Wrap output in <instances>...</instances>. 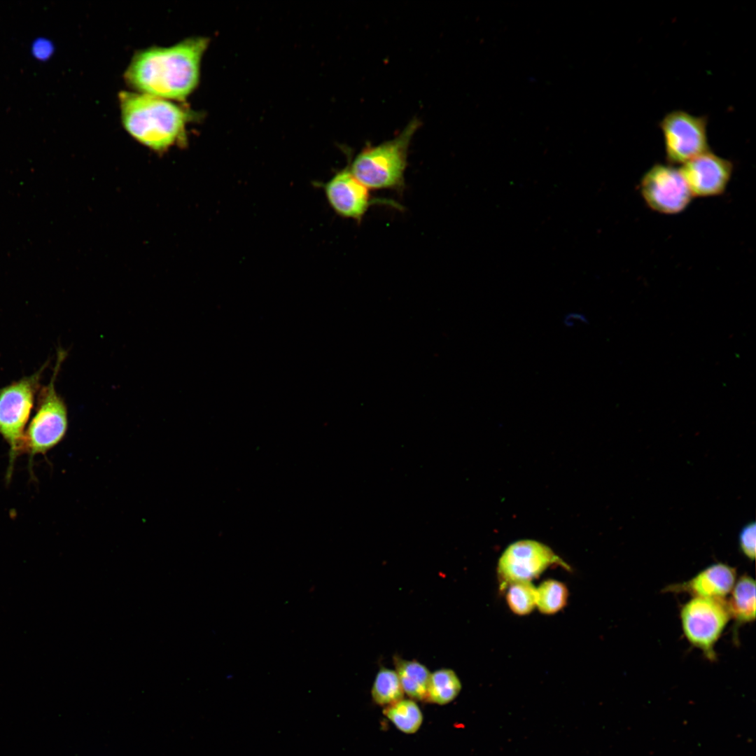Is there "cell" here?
<instances>
[{
    "instance_id": "obj_21",
    "label": "cell",
    "mask_w": 756,
    "mask_h": 756,
    "mask_svg": "<svg viewBox=\"0 0 756 756\" xmlns=\"http://www.w3.org/2000/svg\"><path fill=\"white\" fill-rule=\"evenodd\" d=\"M31 51L33 55L36 58L46 59L52 55L53 47L49 40L40 38L33 43Z\"/></svg>"
},
{
    "instance_id": "obj_14",
    "label": "cell",
    "mask_w": 756,
    "mask_h": 756,
    "mask_svg": "<svg viewBox=\"0 0 756 756\" xmlns=\"http://www.w3.org/2000/svg\"><path fill=\"white\" fill-rule=\"evenodd\" d=\"M731 596L726 601L731 618L736 623L753 622L755 619V582L749 575H743L736 581Z\"/></svg>"
},
{
    "instance_id": "obj_10",
    "label": "cell",
    "mask_w": 756,
    "mask_h": 756,
    "mask_svg": "<svg viewBox=\"0 0 756 756\" xmlns=\"http://www.w3.org/2000/svg\"><path fill=\"white\" fill-rule=\"evenodd\" d=\"M321 186L332 210L340 216L357 223H360L372 206L384 204L401 208L395 201L373 197L370 189L353 174L349 165Z\"/></svg>"
},
{
    "instance_id": "obj_12",
    "label": "cell",
    "mask_w": 756,
    "mask_h": 756,
    "mask_svg": "<svg viewBox=\"0 0 756 756\" xmlns=\"http://www.w3.org/2000/svg\"><path fill=\"white\" fill-rule=\"evenodd\" d=\"M736 581L734 568L717 563L698 573L687 582L673 584L664 588L665 592H686L693 597L725 599Z\"/></svg>"
},
{
    "instance_id": "obj_18",
    "label": "cell",
    "mask_w": 756,
    "mask_h": 756,
    "mask_svg": "<svg viewBox=\"0 0 756 756\" xmlns=\"http://www.w3.org/2000/svg\"><path fill=\"white\" fill-rule=\"evenodd\" d=\"M569 591L562 582L548 579L536 587V608L544 615H552L567 605Z\"/></svg>"
},
{
    "instance_id": "obj_20",
    "label": "cell",
    "mask_w": 756,
    "mask_h": 756,
    "mask_svg": "<svg viewBox=\"0 0 756 756\" xmlns=\"http://www.w3.org/2000/svg\"><path fill=\"white\" fill-rule=\"evenodd\" d=\"M755 523L750 522L743 527L738 536L739 548L749 559L755 557Z\"/></svg>"
},
{
    "instance_id": "obj_11",
    "label": "cell",
    "mask_w": 756,
    "mask_h": 756,
    "mask_svg": "<svg viewBox=\"0 0 756 756\" xmlns=\"http://www.w3.org/2000/svg\"><path fill=\"white\" fill-rule=\"evenodd\" d=\"M732 161L710 150L682 164L681 172L693 197H708L723 194L730 181Z\"/></svg>"
},
{
    "instance_id": "obj_3",
    "label": "cell",
    "mask_w": 756,
    "mask_h": 756,
    "mask_svg": "<svg viewBox=\"0 0 756 756\" xmlns=\"http://www.w3.org/2000/svg\"><path fill=\"white\" fill-rule=\"evenodd\" d=\"M419 125L413 119L393 139L364 148L349 165L353 174L370 190L402 189L410 143Z\"/></svg>"
},
{
    "instance_id": "obj_16",
    "label": "cell",
    "mask_w": 756,
    "mask_h": 756,
    "mask_svg": "<svg viewBox=\"0 0 756 756\" xmlns=\"http://www.w3.org/2000/svg\"><path fill=\"white\" fill-rule=\"evenodd\" d=\"M383 713L405 734L416 733L423 722L422 712L416 701L411 699H402L386 706Z\"/></svg>"
},
{
    "instance_id": "obj_4",
    "label": "cell",
    "mask_w": 756,
    "mask_h": 756,
    "mask_svg": "<svg viewBox=\"0 0 756 756\" xmlns=\"http://www.w3.org/2000/svg\"><path fill=\"white\" fill-rule=\"evenodd\" d=\"M66 351L59 348L49 383L41 388L34 416L25 433V449L29 461L36 454H45L61 442L68 430V411L63 398L55 389V383Z\"/></svg>"
},
{
    "instance_id": "obj_8",
    "label": "cell",
    "mask_w": 756,
    "mask_h": 756,
    "mask_svg": "<svg viewBox=\"0 0 756 756\" xmlns=\"http://www.w3.org/2000/svg\"><path fill=\"white\" fill-rule=\"evenodd\" d=\"M707 118L681 110L667 113L659 123L669 164H685L710 150Z\"/></svg>"
},
{
    "instance_id": "obj_17",
    "label": "cell",
    "mask_w": 756,
    "mask_h": 756,
    "mask_svg": "<svg viewBox=\"0 0 756 756\" xmlns=\"http://www.w3.org/2000/svg\"><path fill=\"white\" fill-rule=\"evenodd\" d=\"M404 694L395 669L380 667L371 689L372 701L377 705L386 707L403 699Z\"/></svg>"
},
{
    "instance_id": "obj_7",
    "label": "cell",
    "mask_w": 756,
    "mask_h": 756,
    "mask_svg": "<svg viewBox=\"0 0 756 756\" xmlns=\"http://www.w3.org/2000/svg\"><path fill=\"white\" fill-rule=\"evenodd\" d=\"M554 564L568 567L547 545L530 539L512 542L498 559L497 575L500 589L504 590L515 582H532Z\"/></svg>"
},
{
    "instance_id": "obj_15",
    "label": "cell",
    "mask_w": 756,
    "mask_h": 756,
    "mask_svg": "<svg viewBox=\"0 0 756 756\" xmlns=\"http://www.w3.org/2000/svg\"><path fill=\"white\" fill-rule=\"evenodd\" d=\"M461 688V680L453 669L439 668L430 673L426 702L447 704L457 697Z\"/></svg>"
},
{
    "instance_id": "obj_2",
    "label": "cell",
    "mask_w": 756,
    "mask_h": 756,
    "mask_svg": "<svg viewBox=\"0 0 756 756\" xmlns=\"http://www.w3.org/2000/svg\"><path fill=\"white\" fill-rule=\"evenodd\" d=\"M118 99L122 125L140 144L158 153L186 145L196 115L185 105L136 92L122 91Z\"/></svg>"
},
{
    "instance_id": "obj_19",
    "label": "cell",
    "mask_w": 756,
    "mask_h": 756,
    "mask_svg": "<svg viewBox=\"0 0 756 756\" xmlns=\"http://www.w3.org/2000/svg\"><path fill=\"white\" fill-rule=\"evenodd\" d=\"M504 590L506 591V603L510 610L514 615H528L536 608V587L532 582H512Z\"/></svg>"
},
{
    "instance_id": "obj_6",
    "label": "cell",
    "mask_w": 756,
    "mask_h": 756,
    "mask_svg": "<svg viewBox=\"0 0 756 756\" xmlns=\"http://www.w3.org/2000/svg\"><path fill=\"white\" fill-rule=\"evenodd\" d=\"M685 637L711 661L715 645L731 619L726 599L693 597L680 610Z\"/></svg>"
},
{
    "instance_id": "obj_1",
    "label": "cell",
    "mask_w": 756,
    "mask_h": 756,
    "mask_svg": "<svg viewBox=\"0 0 756 756\" xmlns=\"http://www.w3.org/2000/svg\"><path fill=\"white\" fill-rule=\"evenodd\" d=\"M208 45L207 38L199 36L167 47L138 50L124 79L136 92L183 102L199 83L201 61Z\"/></svg>"
},
{
    "instance_id": "obj_5",
    "label": "cell",
    "mask_w": 756,
    "mask_h": 756,
    "mask_svg": "<svg viewBox=\"0 0 756 756\" xmlns=\"http://www.w3.org/2000/svg\"><path fill=\"white\" fill-rule=\"evenodd\" d=\"M48 363L29 376L0 388V435L9 446L10 478L16 457L25 449V427L39 392L40 382Z\"/></svg>"
},
{
    "instance_id": "obj_13",
    "label": "cell",
    "mask_w": 756,
    "mask_h": 756,
    "mask_svg": "<svg viewBox=\"0 0 756 756\" xmlns=\"http://www.w3.org/2000/svg\"><path fill=\"white\" fill-rule=\"evenodd\" d=\"M393 664L404 693L415 701H426L430 676L428 668L417 660L399 656L393 657Z\"/></svg>"
},
{
    "instance_id": "obj_9",
    "label": "cell",
    "mask_w": 756,
    "mask_h": 756,
    "mask_svg": "<svg viewBox=\"0 0 756 756\" xmlns=\"http://www.w3.org/2000/svg\"><path fill=\"white\" fill-rule=\"evenodd\" d=\"M638 188L648 206L664 214L682 212L693 198L680 169L669 164L652 166L640 178Z\"/></svg>"
}]
</instances>
